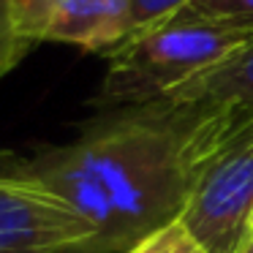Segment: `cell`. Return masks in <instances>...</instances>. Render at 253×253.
I'll return each instance as SVG.
<instances>
[{
    "mask_svg": "<svg viewBox=\"0 0 253 253\" xmlns=\"http://www.w3.org/2000/svg\"><path fill=\"white\" fill-rule=\"evenodd\" d=\"M182 139L180 123L153 106L106 112L77 142L36 155L19 171L90 223L84 253H126L185 210L191 171Z\"/></svg>",
    "mask_w": 253,
    "mask_h": 253,
    "instance_id": "6da1fadb",
    "label": "cell"
},
{
    "mask_svg": "<svg viewBox=\"0 0 253 253\" xmlns=\"http://www.w3.org/2000/svg\"><path fill=\"white\" fill-rule=\"evenodd\" d=\"M253 41V17H207L182 11L109 52L93 104L101 112L139 109L182 82L223 63Z\"/></svg>",
    "mask_w": 253,
    "mask_h": 253,
    "instance_id": "7a4b0ae2",
    "label": "cell"
},
{
    "mask_svg": "<svg viewBox=\"0 0 253 253\" xmlns=\"http://www.w3.org/2000/svg\"><path fill=\"white\" fill-rule=\"evenodd\" d=\"M144 106L174 117L182 126L185 161L193 182L202 161L253 120V41Z\"/></svg>",
    "mask_w": 253,
    "mask_h": 253,
    "instance_id": "3957f363",
    "label": "cell"
},
{
    "mask_svg": "<svg viewBox=\"0 0 253 253\" xmlns=\"http://www.w3.org/2000/svg\"><path fill=\"white\" fill-rule=\"evenodd\" d=\"M253 210V120L196 169L180 223L204 253H237Z\"/></svg>",
    "mask_w": 253,
    "mask_h": 253,
    "instance_id": "277c9868",
    "label": "cell"
},
{
    "mask_svg": "<svg viewBox=\"0 0 253 253\" xmlns=\"http://www.w3.org/2000/svg\"><path fill=\"white\" fill-rule=\"evenodd\" d=\"M90 223L33 177L0 174V253H84Z\"/></svg>",
    "mask_w": 253,
    "mask_h": 253,
    "instance_id": "5b68a950",
    "label": "cell"
},
{
    "mask_svg": "<svg viewBox=\"0 0 253 253\" xmlns=\"http://www.w3.org/2000/svg\"><path fill=\"white\" fill-rule=\"evenodd\" d=\"M25 52L41 41L71 44L84 52H112L133 33L131 0H28L14 17Z\"/></svg>",
    "mask_w": 253,
    "mask_h": 253,
    "instance_id": "8992f818",
    "label": "cell"
},
{
    "mask_svg": "<svg viewBox=\"0 0 253 253\" xmlns=\"http://www.w3.org/2000/svg\"><path fill=\"white\" fill-rule=\"evenodd\" d=\"M28 0H0V79L6 77L14 66L22 63L28 52L19 46L17 33H14V17Z\"/></svg>",
    "mask_w": 253,
    "mask_h": 253,
    "instance_id": "52a82bcc",
    "label": "cell"
},
{
    "mask_svg": "<svg viewBox=\"0 0 253 253\" xmlns=\"http://www.w3.org/2000/svg\"><path fill=\"white\" fill-rule=\"evenodd\" d=\"M133 3V33H147V30L161 28L164 22L174 19L177 14H182L191 0H131Z\"/></svg>",
    "mask_w": 253,
    "mask_h": 253,
    "instance_id": "ba28073f",
    "label": "cell"
},
{
    "mask_svg": "<svg viewBox=\"0 0 253 253\" xmlns=\"http://www.w3.org/2000/svg\"><path fill=\"white\" fill-rule=\"evenodd\" d=\"M191 14L207 17H253V0H191L185 8Z\"/></svg>",
    "mask_w": 253,
    "mask_h": 253,
    "instance_id": "9c48e42d",
    "label": "cell"
},
{
    "mask_svg": "<svg viewBox=\"0 0 253 253\" xmlns=\"http://www.w3.org/2000/svg\"><path fill=\"white\" fill-rule=\"evenodd\" d=\"M180 234H182V223L177 220V223H171V226H166V229L150 234L147 240H142L139 245H133L131 251H126V253H169Z\"/></svg>",
    "mask_w": 253,
    "mask_h": 253,
    "instance_id": "30bf717a",
    "label": "cell"
},
{
    "mask_svg": "<svg viewBox=\"0 0 253 253\" xmlns=\"http://www.w3.org/2000/svg\"><path fill=\"white\" fill-rule=\"evenodd\" d=\"M169 253H204V251H202V248H199L196 242L191 240V234H188L185 226H182V234L177 237V242L171 245V251H169Z\"/></svg>",
    "mask_w": 253,
    "mask_h": 253,
    "instance_id": "8fae6325",
    "label": "cell"
},
{
    "mask_svg": "<svg viewBox=\"0 0 253 253\" xmlns=\"http://www.w3.org/2000/svg\"><path fill=\"white\" fill-rule=\"evenodd\" d=\"M237 253H253V237H248V240L237 248Z\"/></svg>",
    "mask_w": 253,
    "mask_h": 253,
    "instance_id": "7c38bea8",
    "label": "cell"
},
{
    "mask_svg": "<svg viewBox=\"0 0 253 253\" xmlns=\"http://www.w3.org/2000/svg\"><path fill=\"white\" fill-rule=\"evenodd\" d=\"M248 237H253V210H251V215H248V226H245V240ZM242 240V242H245Z\"/></svg>",
    "mask_w": 253,
    "mask_h": 253,
    "instance_id": "4fadbf2b",
    "label": "cell"
}]
</instances>
